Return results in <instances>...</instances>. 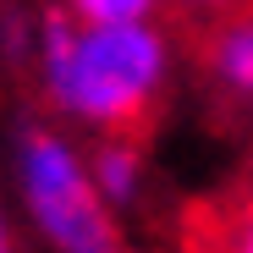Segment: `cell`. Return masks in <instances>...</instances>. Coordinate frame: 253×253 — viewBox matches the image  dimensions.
<instances>
[{
    "mask_svg": "<svg viewBox=\"0 0 253 253\" xmlns=\"http://www.w3.org/2000/svg\"><path fill=\"white\" fill-rule=\"evenodd\" d=\"M160 39L143 22H105L72 33L50 22V83L66 110L99 121L110 143H138L149 132V105L160 88Z\"/></svg>",
    "mask_w": 253,
    "mask_h": 253,
    "instance_id": "obj_1",
    "label": "cell"
},
{
    "mask_svg": "<svg viewBox=\"0 0 253 253\" xmlns=\"http://www.w3.org/2000/svg\"><path fill=\"white\" fill-rule=\"evenodd\" d=\"M22 176H28V198L39 209L44 231L77 253H99L110 248V220L88 187V176L77 171V160L50 138V132H28V154H22Z\"/></svg>",
    "mask_w": 253,
    "mask_h": 253,
    "instance_id": "obj_2",
    "label": "cell"
},
{
    "mask_svg": "<svg viewBox=\"0 0 253 253\" xmlns=\"http://www.w3.org/2000/svg\"><path fill=\"white\" fill-rule=\"evenodd\" d=\"M209 66L237 94H253V6L242 17H231L226 28H215V39H209Z\"/></svg>",
    "mask_w": 253,
    "mask_h": 253,
    "instance_id": "obj_3",
    "label": "cell"
},
{
    "mask_svg": "<svg viewBox=\"0 0 253 253\" xmlns=\"http://www.w3.org/2000/svg\"><path fill=\"white\" fill-rule=\"evenodd\" d=\"M72 6L88 28H105V22H143L154 0H72Z\"/></svg>",
    "mask_w": 253,
    "mask_h": 253,
    "instance_id": "obj_4",
    "label": "cell"
},
{
    "mask_svg": "<svg viewBox=\"0 0 253 253\" xmlns=\"http://www.w3.org/2000/svg\"><path fill=\"white\" fill-rule=\"evenodd\" d=\"M132 171H138V143H110L105 160H99V176H105V187L116 198L132 193Z\"/></svg>",
    "mask_w": 253,
    "mask_h": 253,
    "instance_id": "obj_5",
    "label": "cell"
},
{
    "mask_svg": "<svg viewBox=\"0 0 253 253\" xmlns=\"http://www.w3.org/2000/svg\"><path fill=\"white\" fill-rule=\"evenodd\" d=\"M226 253H253V193H248V204H242L237 226L226 231Z\"/></svg>",
    "mask_w": 253,
    "mask_h": 253,
    "instance_id": "obj_6",
    "label": "cell"
},
{
    "mask_svg": "<svg viewBox=\"0 0 253 253\" xmlns=\"http://www.w3.org/2000/svg\"><path fill=\"white\" fill-rule=\"evenodd\" d=\"M187 6H226V0H187Z\"/></svg>",
    "mask_w": 253,
    "mask_h": 253,
    "instance_id": "obj_7",
    "label": "cell"
},
{
    "mask_svg": "<svg viewBox=\"0 0 253 253\" xmlns=\"http://www.w3.org/2000/svg\"><path fill=\"white\" fill-rule=\"evenodd\" d=\"M0 253H6V231H0Z\"/></svg>",
    "mask_w": 253,
    "mask_h": 253,
    "instance_id": "obj_8",
    "label": "cell"
},
{
    "mask_svg": "<svg viewBox=\"0 0 253 253\" xmlns=\"http://www.w3.org/2000/svg\"><path fill=\"white\" fill-rule=\"evenodd\" d=\"M99 253H110V248H99Z\"/></svg>",
    "mask_w": 253,
    "mask_h": 253,
    "instance_id": "obj_9",
    "label": "cell"
}]
</instances>
